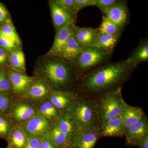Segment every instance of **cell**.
I'll list each match as a JSON object with an SVG mask.
<instances>
[{
    "instance_id": "39",
    "label": "cell",
    "mask_w": 148,
    "mask_h": 148,
    "mask_svg": "<svg viewBox=\"0 0 148 148\" xmlns=\"http://www.w3.org/2000/svg\"><path fill=\"white\" fill-rule=\"evenodd\" d=\"M8 61L6 51L0 47V67L5 66Z\"/></svg>"
},
{
    "instance_id": "38",
    "label": "cell",
    "mask_w": 148,
    "mask_h": 148,
    "mask_svg": "<svg viewBox=\"0 0 148 148\" xmlns=\"http://www.w3.org/2000/svg\"><path fill=\"white\" fill-rule=\"evenodd\" d=\"M8 12L2 3L0 2V24H3L8 19Z\"/></svg>"
},
{
    "instance_id": "7",
    "label": "cell",
    "mask_w": 148,
    "mask_h": 148,
    "mask_svg": "<svg viewBox=\"0 0 148 148\" xmlns=\"http://www.w3.org/2000/svg\"><path fill=\"white\" fill-rule=\"evenodd\" d=\"M53 26L56 31L68 24H75L77 15L67 9L56 1L49 2Z\"/></svg>"
},
{
    "instance_id": "24",
    "label": "cell",
    "mask_w": 148,
    "mask_h": 148,
    "mask_svg": "<svg viewBox=\"0 0 148 148\" xmlns=\"http://www.w3.org/2000/svg\"><path fill=\"white\" fill-rule=\"evenodd\" d=\"M47 136L57 148H64L69 145L71 139L58 129L55 123L51 126Z\"/></svg>"
},
{
    "instance_id": "20",
    "label": "cell",
    "mask_w": 148,
    "mask_h": 148,
    "mask_svg": "<svg viewBox=\"0 0 148 148\" xmlns=\"http://www.w3.org/2000/svg\"><path fill=\"white\" fill-rule=\"evenodd\" d=\"M121 35V34L113 35L99 34L93 46L108 52L113 53Z\"/></svg>"
},
{
    "instance_id": "31",
    "label": "cell",
    "mask_w": 148,
    "mask_h": 148,
    "mask_svg": "<svg viewBox=\"0 0 148 148\" xmlns=\"http://www.w3.org/2000/svg\"><path fill=\"white\" fill-rule=\"evenodd\" d=\"M12 107L11 101L8 93H0V114L6 115Z\"/></svg>"
},
{
    "instance_id": "12",
    "label": "cell",
    "mask_w": 148,
    "mask_h": 148,
    "mask_svg": "<svg viewBox=\"0 0 148 148\" xmlns=\"http://www.w3.org/2000/svg\"><path fill=\"white\" fill-rule=\"evenodd\" d=\"M73 36L80 44L84 47L94 45L99 35L98 28L74 26Z\"/></svg>"
},
{
    "instance_id": "26",
    "label": "cell",
    "mask_w": 148,
    "mask_h": 148,
    "mask_svg": "<svg viewBox=\"0 0 148 148\" xmlns=\"http://www.w3.org/2000/svg\"><path fill=\"white\" fill-rule=\"evenodd\" d=\"M10 63L14 69L18 71H25V59L24 53L20 49L12 51L9 57Z\"/></svg>"
},
{
    "instance_id": "25",
    "label": "cell",
    "mask_w": 148,
    "mask_h": 148,
    "mask_svg": "<svg viewBox=\"0 0 148 148\" xmlns=\"http://www.w3.org/2000/svg\"><path fill=\"white\" fill-rule=\"evenodd\" d=\"M0 27V33L12 41L18 46L20 40L12 22L8 18Z\"/></svg>"
},
{
    "instance_id": "13",
    "label": "cell",
    "mask_w": 148,
    "mask_h": 148,
    "mask_svg": "<svg viewBox=\"0 0 148 148\" xmlns=\"http://www.w3.org/2000/svg\"><path fill=\"white\" fill-rule=\"evenodd\" d=\"M75 24L65 25L57 30L54 42L48 55L56 56L65 44L69 37L73 34L74 27Z\"/></svg>"
},
{
    "instance_id": "19",
    "label": "cell",
    "mask_w": 148,
    "mask_h": 148,
    "mask_svg": "<svg viewBox=\"0 0 148 148\" xmlns=\"http://www.w3.org/2000/svg\"><path fill=\"white\" fill-rule=\"evenodd\" d=\"M49 101L58 110H66L73 102L71 93L62 91L52 92L49 95Z\"/></svg>"
},
{
    "instance_id": "17",
    "label": "cell",
    "mask_w": 148,
    "mask_h": 148,
    "mask_svg": "<svg viewBox=\"0 0 148 148\" xmlns=\"http://www.w3.org/2000/svg\"><path fill=\"white\" fill-rule=\"evenodd\" d=\"M84 47L77 41L73 35L71 36L57 56L65 60L73 61Z\"/></svg>"
},
{
    "instance_id": "9",
    "label": "cell",
    "mask_w": 148,
    "mask_h": 148,
    "mask_svg": "<svg viewBox=\"0 0 148 148\" xmlns=\"http://www.w3.org/2000/svg\"><path fill=\"white\" fill-rule=\"evenodd\" d=\"M51 127L48 120L41 115H35L26 122L25 130L30 136L42 138L47 135Z\"/></svg>"
},
{
    "instance_id": "11",
    "label": "cell",
    "mask_w": 148,
    "mask_h": 148,
    "mask_svg": "<svg viewBox=\"0 0 148 148\" xmlns=\"http://www.w3.org/2000/svg\"><path fill=\"white\" fill-rule=\"evenodd\" d=\"M7 74L12 89L17 94H21L26 92L33 83L31 77L20 72L9 71Z\"/></svg>"
},
{
    "instance_id": "32",
    "label": "cell",
    "mask_w": 148,
    "mask_h": 148,
    "mask_svg": "<svg viewBox=\"0 0 148 148\" xmlns=\"http://www.w3.org/2000/svg\"><path fill=\"white\" fill-rule=\"evenodd\" d=\"M17 45L12 41L0 33V47L6 51H11Z\"/></svg>"
},
{
    "instance_id": "5",
    "label": "cell",
    "mask_w": 148,
    "mask_h": 148,
    "mask_svg": "<svg viewBox=\"0 0 148 148\" xmlns=\"http://www.w3.org/2000/svg\"><path fill=\"white\" fill-rule=\"evenodd\" d=\"M113 53L94 46L84 47L73 61L74 70L82 75L88 71L109 62Z\"/></svg>"
},
{
    "instance_id": "22",
    "label": "cell",
    "mask_w": 148,
    "mask_h": 148,
    "mask_svg": "<svg viewBox=\"0 0 148 148\" xmlns=\"http://www.w3.org/2000/svg\"><path fill=\"white\" fill-rule=\"evenodd\" d=\"M8 148H24L27 144L28 136L21 127L12 128L8 137Z\"/></svg>"
},
{
    "instance_id": "8",
    "label": "cell",
    "mask_w": 148,
    "mask_h": 148,
    "mask_svg": "<svg viewBox=\"0 0 148 148\" xmlns=\"http://www.w3.org/2000/svg\"><path fill=\"white\" fill-rule=\"evenodd\" d=\"M100 135L97 130L78 129L69 145L76 148H93Z\"/></svg>"
},
{
    "instance_id": "29",
    "label": "cell",
    "mask_w": 148,
    "mask_h": 148,
    "mask_svg": "<svg viewBox=\"0 0 148 148\" xmlns=\"http://www.w3.org/2000/svg\"><path fill=\"white\" fill-rule=\"evenodd\" d=\"M12 128L10 122L7 116L0 114V138H7Z\"/></svg>"
},
{
    "instance_id": "18",
    "label": "cell",
    "mask_w": 148,
    "mask_h": 148,
    "mask_svg": "<svg viewBox=\"0 0 148 148\" xmlns=\"http://www.w3.org/2000/svg\"><path fill=\"white\" fill-rule=\"evenodd\" d=\"M36 108L34 106L25 103L16 104L11 110V116L18 122L28 121L36 114Z\"/></svg>"
},
{
    "instance_id": "21",
    "label": "cell",
    "mask_w": 148,
    "mask_h": 148,
    "mask_svg": "<svg viewBox=\"0 0 148 148\" xmlns=\"http://www.w3.org/2000/svg\"><path fill=\"white\" fill-rule=\"evenodd\" d=\"M50 88L47 84L42 81H37L32 83L27 90L28 98L34 100L43 99L49 94Z\"/></svg>"
},
{
    "instance_id": "6",
    "label": "cell",
    "mask_w": 148,
    "mask_h": 148,
    "mask_svg": "<svg viewBox=\"0 0 148 148\" xmlns=\"http://www.w3.org/2000/svg\"><path fill=\"white\" fill-rule=\"evenodd\" d=\"M104 15L123 32L130 23V12L127 1L117 0L105 12Z\"/></svg>"
},
{
    "instance_id": "33",
    "label": "cell",
    "mask_w": 148,
    "mask_h": 148,
    "mask_svg": "<svg viewBox=\"0 0 148 148\" xmlns=\"http://www.w3.org/2000/svg\"><path fill=\"white\" fill-rule=\"evenodd\" d=\"M117 0H96L95 6L98 7L104 14L105 12Z\"/></svg>"
},
{
    "instance_id": "14",
    "label": "cell",
    "mask_w": 148,
    "mask_h": 148,
    "mask_svg": "<svg viewBox=\"0 0 148 148\" xmlns=\"http://www.w3.org/2000/svg\"><path fill=\"white\" fill-rule=\"evenodd\" d=\"M100 134L103 137H119L123 135L124 127L121 115L102 123Z\"/></svg>"
},
{
    "instance_id": "28",
    "label": "cell",
    "mask_w": 148,
    "mask_h": 148,
    "mask_svg": "<svg viewBox=\"0 0 148 148\" xmlns=\"http://www.w3.org/2000/svg\"><path fill=\"white\" fill-rule=\"evenodd\" d=\"M39 110L41 115L48 120L57 119L59 116L58 110L49 101L43 102L40 105Z\"/></svg>"
},
{
    "instance_id": "15",
    "label": "cell",
    "mask_w": 148,
    "mask_h": 148,
    "mask_svg": "<svg viewBox=\"0 0 148 148\" xmlns=\"http://www.w3.org/2000/svg\"><path fill=\"white\" fill-rule=\"evenodd\" d=\"M126 60L135 69L137 68L140 64L147 61L148 38L141 40L138 46L132 51Z\"/></svg>"
},
{
    "instance_id": "34",
    "label": "cell",
    "mask_w": 148,
    "mask_h": 148,
    "mask_svg": "<svg viewBox=\"0 0 148 148\" xmlns=\"http://www.w3.org/2000/svg\"><path fill=\"white\" fill-rule=\"evenodd\" d=\"M57 2L64 8L77 14L79 11L77 8L75 0H56Z\"/></svg>"
},
{
    "instance_id": "37",
    "label": "cell",
    "mask_w": 148,
    "mask_h": 148,
    "mask_svg": "<svg viewBox=\"0 0 148 148\" xmlns=\"http://www.w3.org/2000/svg\"><path fill=\"white\" fill-rule=\"evenodd\" d=\"M38 148H57L46 135L42 137Z\"/></svg>"
},
{
    "instance_id": "4",
    "label": "cell",
    "mask_w": 148,
    "mask_h": 148,
    "mask_svg": "<svg viewBox=\"0 0 148 148\" xmlns=\"http://www.w3.org/2000/svg\"><path fill=\"white\" fill-rule=\"evenodd\" d=\"M56 58L45 64L43 72L54 87L63 88L68 86L71 82L73 65L72 61Z\"/></svg>"
},
{
    "instance_id": "10",
    "label": "cell",
    "mask_w": 148,
    "mask_h": 148,
    "mask_svg": "<svg viewBox=\"0 0 148 148\" xmlns=\"http://www.w3.org/2000/svg\"><path fill=\"white\" fill-rule=\"evenodd\" d=\"M147 135H148V123L146 118L135 124L124 128L123 135L126 143L130 145L137 146L139 141Z\"/></svg>"
},
{
    "instance_id": "41",
    "label": "cell",
    "mask_w": 148,
    "mask_h": 148,
    "mask_svg": "<svg viewBox=\"0 0 148 148\" xmlns=\"http://www.w3.org/2000/svg\"><path fill=\"white\" fill-rule=\"evenodd\" d=\"M76 148L75 147H72V146H71V145H69L66 146V147H65V148Z\"/></svg>"
},
{
    "instance_id": "3",
    "label": "cell",
    "mask_w": 148,
    "mask_h": 148,
    "mask_svg": "<svg viewBox=\"0 0 148 148\" xmlns=\"http://www.w3.org/2000/svg\"><path fill=\"white\" fill-rule=\"evenodd\" d=\"M95 106L98 119L102 123L107 120L121 115L125 103L121 86L104 92Z\"/></svg>"
},
{
    "instance_id": "40",
    "label": "cell",
    "mask_w": 148,
    "mask_h": 148,
    "mask_svg": "<svg viewBox=\"0 0 148 148\" xmlns=\"http://www.w3.org/2000/svg\"><path fill=\"white\" fill-rule=\"evenodd\" d=\"M137 145L140 148H148V135L140 140Z\"/></svg>"
},
{
    "instance_id": "36",
    "label": "cell",
    "mask_w": 148,
    "mask_h": 148,
    "mask_svg": "<svg viewBox=\"0 0 148 148\" xmlns=\"http://www.w3.org/2000/svg\"><path fill=\"white\" fill-rule=\"evenodd\" d=\"M96 0H75L79 11L86 7L95 6Z\"/></svg>"
},
{
    "instance_id": "35",
    "label": "cell",
    "mask_w": 148,
    "mask_h": 148,
    "mask_svg": "<svg viewBox=\"0 0 148 148\" xmlns=\"http://www.w3.org/2000/svg\"><path fill=\"white\" fill-rule=\"evenodd\" d=\"M42 138L34 137L29 135L28 140L24 148H38Z\"/></svg>"
},
{
    "instance_id": "2",
    "label": "cell",
    "mask_w": 148,
    "mask_h": 148,
    "mask_svg": "<svg viewBox=\"0 0 148 148\" xmlns=\"http://www.w3.org/2000/svg\"><path fill=\"white\" fill-rule=\"evenodd\" d=\"M66 110L78 129L97 130L99 119L96 107L88 100L78 99L73 101Z\"/></svg>"
},
{
    "instance_id": "27",
    "label": "cell",
    "mask_w": 148,
    "mask_h": 148,
    "mask_svg": "<svg viewBox=\"0 0 148 148\" xmlns=\"http://www.w3.org/2000/svg\"><path fill=\"white\" fill-rule=\"evenodd\" d=\"M99 34L113 35L122 34L123 31L108 18L103 15L102 23L98 27Z\"/></svg>"
},
{
    "instance_id": "1",
    "label": "cell",
    "mask_w": 148,
    "mask_h": 148,
    "mask_svg": "<svg viewBox=\"0 0 148 148\" xmlns=\"http://www.w3.org/2000/svg\"><path fill=\"white\" fill-rule=\"evenodd\" d=\"M134 69L127 60L116 62L109 61L81 75L80 87L86 92L104 93L120 86Z\"/></svg>"
},
{
    "instance_id": "30",
    "label": "cell",
    "mask_w": 148,
    "mask_h": 148,
    "mask_svg": "<svg viewBox=\"0 0 148 148\" xmlns=\"http://www.w3.org/2000/svg\"><path fill=\"white\" fill-rule=\"evenodd\" d=\"M12 89L7 73L0 69V93H8Z\"/></svg>"
},
{
    "instance_id": "23",
    "label": "cell",
    "mask_w": 148,
    "mask_h": 148,
    "mask_svg": "<svg viewBox=\"0 0 148 148\" xmlns=\"http://www.w3.org/2000/svg\"><path fill=\"white\" fill-rule=\"evenodd\" d=\"M54 123L61 131L71 138L78 129L75 122L67 112L59 116Z\"/></svg>"
},
{
    "instance_id": "16",
    "label": "cell",
    "mask_w": 148,
    "mask_h": 148,
    "mask_svg": "<svg viewBox=\"0 0 148 148\" xmlns=\"http://www.w3.org/2000/svg\"><path fill=\"white\" fill-rule=\"evenodd\" d=\"M124 128L139 122L145 118L144 112L141 108L129 106L125 103L121 114Z\"/></svg>"
},
{
    "instance_id": "42",
    "label": "cell",
    "mask_w": 148,
    "mask_h": 148,
    "mask_svg": "<svg viewBox=\"0 0 148 148\" xmlns=\"http://www.w3.org/2000/svg\"></svg>"
}]
</instances>
